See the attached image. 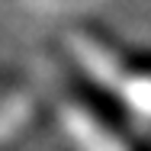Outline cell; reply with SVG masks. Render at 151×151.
Returning <instances> with one entry per match:
<instances>
[]
</instances>
